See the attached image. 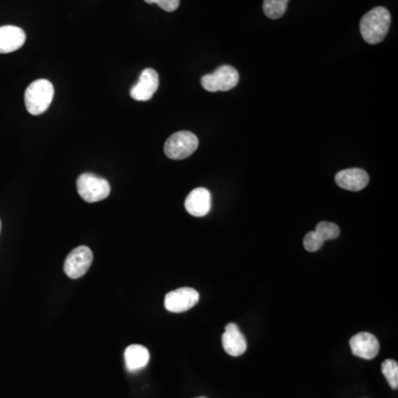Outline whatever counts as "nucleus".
I'll use <instances>...</instances> for the list:
<instances>
[{
  "label": "nucleus",
  "instance_id": "obj_12",
  "mask_svg": "<svg viewBox=\"0 0 398 398\" xmlns=\"http://www.w3.org/2000/svg\"><path fill=\"white\" fill-rule=\"evenodd\" d=\"M223 347L226 353L230 354L232 357H240L247 351V341H246L245 336L234 323H230L225 328V333L223 336Z\"/></svg>",
  "mask_w": 398,
  "mask_h": 398
},
{
  "label": "nucleus",
  "instance_id": "obj_15",
  "mask_svg": "<svg viewBox=\"0 0 398 398\" xmlns=\"http://www.w3.org/2000/svg\"><path fill=\"white\" fill-rule=\"evenodd\" d=\"M289 0H265L263 13L270 19L281 18L286 13Z\"/></svg>",
  "mask_w": 398,
  "mask_h": 398
},
{
  "label": "nucleus",
  "instance_id": "obj_8",
  "mask_svg": "<svg viewBox=\"0 0 398 398\" xmlns=\"http://www.w3.org/2000/svg\"><path fill=\"white\" fill-rule=\"evenodd\" d=\"M159 86V73L154 69H145L141 73L138 84L131 88V97L135 101H149L157 91Z\"/></svg>",
  "mask_w": 398,
  "mask_h": 398
},
{
  "label": "nucleus",
  "instance_id": "obj_13",
  "mask_svg": "<svg viewBox=\"0 0 398 398\" xmlns=\"http://www.w3.org/2000/svg\"><path fill=\"white\" fill-rule=\"evenodd\" d=\"M26 41V34L16 26L0 27V53H15Z\"/></svg>",
  "mask_w": 398,
  "mask_h": 398
},
{
  "label": "nucleus",
  "instance_id": "obj_16",
  "mask_svg": "<svg viewBox=\"0 0 398 398\" xmlns=\"http://www.w3.org/2000/svg\"><path fill=\"white\" fill-rule=\"evenodd\" d=\"M382 373L393 390L398 388V364L394 359H386L382 364Z\"/></svg>",
  "mask_w": 398,
  "mask_h": 398
},
{
  "label": "nucleus",
  "instance_id": "obj_11",
  "mask_svg": "<svg viewBox=\"0 0 398 398\" xmlns=\"http://www.w3.org/2000/svg\"><path fill=\"white\" fill-rule=\"evenodd\" d=\"M185 208L192 216H206L211 208V193L206 188H196L186 198Z\"/></svg>",
  "mask_w": 398,
  "mask_h": 398
},
{
  "label": "nucleus",
  "instance_id": "obj_14",
  "mask_svg": "<svg viewBox=\"0 0 398 398\" xmlns=\"http://www.w3.org/2000/svg\"><path fill=\"white\" fill-rule=\"evenodd\" d=\"M125 364L130 372H138L149 364L150 352L145 346L133 344L125 350Z\"/></svg>",
  "mask_w": 398,
  "mask_h": 398
},
{
  "label": "nucleus",
  "instance_id": "obj_10",
  "mask_svg": "<svg viewBox=\"0 0 398 398\" xmlns=\"http://www.w3.org/2000/svg\"><path fill=\"white\" fill-rule=\"evenodd\" d=\"M370 182V177L364 169L349 168L338 172L336 176V183L338 187L351 192L364 190Z\"/></svg>",
  "mask_w": 398,
  "mask_h": 398
},
{
  "label": "nucleus",
  "instance_id": "obj_3",
  "mask_svg": "<svg viewBox=\"0 0 398 398\" xmlns=\"http://www.w3.org/2000/svg\"><path fill=\"white\" fill-rule=\"evenodd\" d=\"M77 188L80 197L86 203L105 201L111 193L109 182L91 173L81 175L77 180Z\"/></svg>",
  "mask_w": 398,
  "mask_h": 398
},
{
  "label": "nucleus",
  "instance_id": "obj_9",
  "mask_svg": "<svg viewBox=\"0 0 398 398\" xmlns=\"http://www.w3.org/2000/svg\"><path fill=\"white\" fill-rule=\"evenodd\" d=\"M352 353L355 357L364 359H373L380 352V343L376 336L362 332L350 340Z\"/></svg>",
  "mask_w": 398,
  "mask_h": 398
},
{
  "label": "nucleus",
  "instance_id": "obj_6",
  "mask_svg": "<svg viewBox=\"0 0 398 398\" xmlns=\"http://www.w3.org/2000/svg\"><path fill=\"white\" fill-rule=\"evenodd\" d=\"M92 261H93L92 250L86 246H80L69 253L65 259L63 270L69 278L79 279L88 272Z\"/></svg>",
  "mask_w": 398,
  "mask_h": 398
},
{
  "label": "nucleus",
  "instance_id": "obj_4",
  "mask_svg": "<svg viewBox=\"0 0 398 398\" xmlns=\"http://www.w3.org/2000/svg\"><path fill=\"white\" fill-rule=\"evenodd\" d=\"M199 141L194 133L180 131L168 138L164 145L166 157L171 159H185L193 155L198 149Z\"/></svg>",
  "mask_w": 398,
  "mask_h": 398
},
{
  "label": "nucleus",
  "instance_id": "obj_19",
  "mask_svg": "<svg viewBox=\"0 0 398 398\" xmlns=\"http://www.w3.org/2000/svg\"><path fill=\"white\" fill-rule=\"evenodd\" d=\"M145 3L157 4L167 13H173L180 7V0H145Z\"/></svg>",
  "mask_w": 398,
  "mask_h": 398
},
{
  "label": "nucleus",
  "instance_id": "obj_5",
  "mask_svg": "<svg viewBox=\"0 0 398 398\" xmlns=\"http://www.w3.org/2000/svg\"><path fill=\"white\" fill-rule=\"evenodd\" d=\"M239 82V73L234 67L221 65L215 72L201 78V84L206 91H230Z\"/></svg>",
  "mask_w": 398,
  "mask_h": 398
},
{
  "label": "nucleus",
  "instance_id": "obj_1",
  "mask_svg": "<svg viewBox=\"0 0 398 398\" xmlns=\"http://www.w3.org/2000/svg\"><path fill=\"white\" fill-rule=\"evenodd\" d=\"M390 26V11L384 7H376L365 13L359 24V30L367 44H378L385 39Z\"/></svg>",
  "mask_w": 398,
  "mask_h": 398
},
{
  "label": "nucleus",
  "instance_id": "obj_17",
  "mask_svg": "<svg viewBox=\"0 0 398 398\" xmlns=\"http://www.w3.org/2000/svg\"><path fill=\"white\" fill-rule=\"evenodd\" d=\"M314 232L322 238L324 242L328 241V240L336 239L340 236V228H338V225L333 224V223H328V221L319 223Z\"/></svg>",
  "mask_w": 398,
  "mask_h": 398
},
{
  "label": "nucleus",
  "instance_id": "obj_18",
  "mask_svg": "<svg viewBox=\"0 0 398 398\" xmlns=\"http://www.w3.org/2000/svg\"><path fill=\"white\" fill-rule=\"evenodd\" d=\"M323 244H324V241H323L322 238L315 232H309L303 239V245L310 253H314V251L320 250Z\"/></svg>",
  "mask_w": 398,
  "mask_h": 398
},
{
  "label": "nucleus",
  "instance_id": "obj_7",
  "mask_svg": "<svg viewBox=\"0 0 398 398\" xmlns=\"http://www.w3.org/2000/svg\"><path fill=\"white\" fill-rule=\"evenodd\" d=\"M198 301H199V293L195 289L180 288L166 294L164 305L169 312L182 313L195 307Z\"/></svg>",
  "mask_w": 398,
  "mask_h": 398
},
{
  "label": "nucleus",
  "instance_id": "obj_2",
  "mask_svg": "<svg viewBox=\"0 0 398 398\" xmlns=\"http://www.w3.org/2000/svg\"><path fill=\"white\" fill-rule=\"evenodd\" d=\"M55 97V88L46 79L34 81L27 88L25 93V105L32 115H40L49 109Z\"/></svg>",
  "mask_w": 398,
  "mask_h": 398
},
{
  "label": "nucleus",
  "instance_id": "obj_20",
  "mask_svg": "<svg viewBox=\"0 0 398 398\" xmlns=\"http://www.w3.org/2000/svg\"><path fill=\"white\" fill-rule=\"evenodd\" d=\"M0 230H1V223H0Z\"/></svg>",
  "mask_w": 398,
  "mask_h": 398
}]
</instances>
